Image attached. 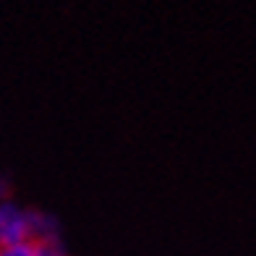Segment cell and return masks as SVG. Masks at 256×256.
Segmentation results:
<instances>
[{
    "label": "cell",
    "instance_id": "6da1fadb",
    "mask_svg": "<svg viewBox=\"0 0 256 256\" xmlns=\"http://www.w3.org/2000/svg\"><path fill=\"white\" fill-rule=\"evenodd\" d=\"M32 240L29 236V214L10 202H0V248Z\"/></svg>",
    "mask_w": 256,
    "mask_h": 256
},
{
    "label": "cell",
    "instance_id": "7a4b0ae2",
    "mask_svg": "<svg viewBox=\"0 0 256 256\" xmlns=\"http://www.w3.org/2000/svg\"><path fill=\"white\" fill-rule=\"evenodd\" d=\"M29 214V236L32 243H60L58 220L48 212H26Z\"/></svg>",
    "mask_w": 256,
    "mask_h": 256
},
{
    "label": "cell",
    "instance_id": "3957f363",
    "mask_svg": "<svg viewBox=\"0 0 256 256\" xmlns=\"http://www.w3.org/2000/svg\"><path fill=\"white\" fill-rule=\"evenodd\" d=\"M0 256H34V243L24 240V243H16V246H6L0 248Z\"/></svg>",
    "mask_w": 256,
    "mask_h": 256
},
{
    "label": "cell",
    "instance_id": "277c9868",
    "mask_svg": "<svg viewBox=\"0 0 256 256\" xmlns=\"http://www.w3.org/2000/svg\"><path fill=\"white\" fill-rule=\"evenodd\" d=\"M34 256H66L63 243H34Z\"/></svg>",
    "mask_w": 256,
    "mask_h": 256
},
{
    "label": "cell",
    "instance_id": "5b68a950",
    "mask_svg": "<svg viewBox=\"0 0 256 256\" xmlns=\"http://www.w3.org/2000/svg\"><path fill=\"white\" fill-rule=\"evenodd\" d=\"M6 194V183H3V178H0V196Z\"/></svg>",
    "mask_w": 256,
    "mask_h": 256
}]
</instances>
